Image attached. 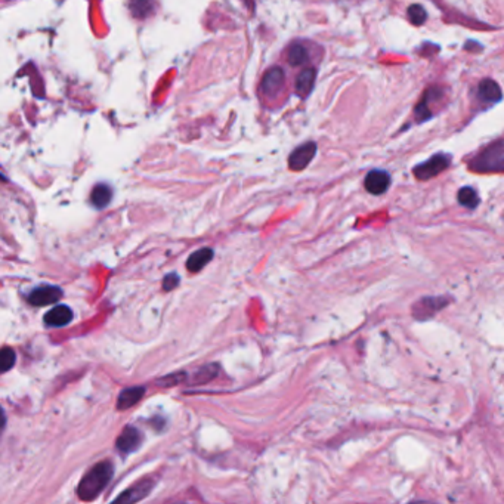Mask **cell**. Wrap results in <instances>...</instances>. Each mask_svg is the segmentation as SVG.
Wrapping results in <instances>:
<instances>
[{
    "mask_svg": "<svg viewBox=\"0 0 504 504\" xmlns=\"http://www.w3.org/2000/svg\"><path fill=\"white\" fill-rule=\"evenodd\" d=\"M114 475V466L111 461H101L90 469L77 487V496L85 501L95 500L104 489Z\"/></svg>",
    "mask_w": 504,
    "mask_h": 504,
    "instance_id": "6da1fadb",
    "label": "cell"
},
{
    "mask_svg": "<svg viewBox=\"0 0 504 504\" xmlns=\"http://www.w3.org/2000/svg\"><path fill=\"white\" fill-rule=\"evenodd\" d=\"M470 171L477 173L504 172V141H497L485 147L469 163Z\"/></svg>",
    "mask_w": 504,
    "mask_h": 504,
    "instance_id": "7a4b0ae2",
    "label": "cell"
},
{
    "mask_svg": "<svg viewBox=\"0 0 504 504\" xmlns=\"http://www.w3.org/2000/svg\"><path fill=\"white\" fill-rule=\"evenodd\" d=\"M451 163V159L447 156V154H436L432 159L426 160L422 164H417L415 167V176L419 180H429L435 176H438L439 173H442L444 171L448 169V166Z\"/></svg>",
    "mask_w": 504,
    "mask_h": 504,
    "instance_id": "3957f363",
    "label": "cell"
},
{
    "mask_svg": "<svg viewBox=\"0 0 504 504\" xmlns=\"http://www.w3.org/2000/svg\"><path fill=\"white\" fill-rule=\"evenodd\" d=\"M317 154L315 142H306V144L297 147L289 157V167L294 172L303 171L305 167L312 161Z\"/></svg>",
    "mask_w": 504,
    "mask_h": 504,
    "instance_id": "277c9868",
    "label": "cell"
},
{
    "mask_svg": "<svg viewBox=\"0 0 504 504\" xmlns=\"http://www.w3.org/2000/svg\"><path fill=\"white\" fill-rule=\"evenodd\" d=\"M286 82V74L278 66L269 69L261 80V92L265 96H275Z\"/></svg>",
    "mask_w": 504,
    "mask_h": 504,
    "instance_id": "5b68a950",
    "label": "cell"
},
{
    "mask_svg": "<svg viewBox=\"0 0 504 504\" xmlns=\"http://www.w3.org/2000/svg\"><path fill=\"white\" fill-rule=\"evenodd\" d=\"M62 297V290L55 286H42L34 289L29 294V302L34 306H48L59 302Z\"/></svg>",
    "mask_w": 504,
    "mask_h": 504,
    "instance_id": "8992f818",
    "label": "cell"
},
{
    "mask_svg": "<svg viewBox=\"0 0 504 504\" xmlns=\"http://www.w3.org/2000/svg\"><path fill=\"white\" fill-rule=\"evenodd\" d=\"M447 305L445 297H424L412 306V314L417 319H428L433 317L439 309Z\"/></svg>",
    "mask_w": 504,
    "mask_h": 504,
    "instance_id": "52a82bcc",
    "label": "cell"
},
{
    "mask_svg": "<svg viewBox=\"0 0 504 504\" xmlns=\"http://www.w3.org/2000/svg\"><path fill=\"white\" fill-rule=\"evenodd\" d=\"M391 185V176L384 171H371L366 180H364V187L370 194H374V196H380V194H384Z\"/></svg>",
    "mask_w": 504,
    "mask_h": 504,
    "instance_id": "ba28073f",
    "label": "cell"
},
{
    "mask_svg": "<svg viewBox=\"0 0 504 504\" xmlns=\"http://www.w3.org/2000/svg\"><path fill=\"white\" fill-rule=\"evenodd\" d=\"M141 442H142L141 432L135 428V426H126L122 435L117 438V442H115V445H117V448L122 452L127 454V452L136 451L139 448Z\"/></svg>",
    "mask_w": 504,
    "mask_h": 504,
    "instance_id": "9c48e42d",
    "label": "cell"
},
{
    "mask_svg": "<svg viewBox=\"0 0 504 504\" xmlns=\"http://www.w3.org/2000/svg\"><path fill=\"white\" fill-rule=\"evenodd\" d=\"M73 319V312L71 309L66 305H58L55 308L50 309L49 312H46L43 322L48 327H64L67 326L69 322Z\"/></svg>",
    "mask_w": 504,
    "mask_h": 504,
    "instance_id": "30bf717a",
    "label": "cell"
},
{
    "mask_svg": "<svg viewBox=\"0 0 504 504\" xmlns=\"http://www.w3.org/2000/svg\"><path fill=\"white\" fill-rule=\"evenodd\" d=\"M315 79H317V71H315V69L309 67V69L302 70V71L299 73V75L296 77V82H294L296 94L299 95L301 98H306L309 94L312 92Z\"/></svg>",
    "mask_w": 504,
    "mask_h": 504,
    "instance_id": "8fae6325",
    "label": "cell"
},
{
    "mask_svg": "<svg viewBox=\"0 0 504 504\" xmlns=\"http://www.w3.org/2000/svg\"><path fill=\"white\" fill-rule=\"evenodd\" d=\"M152 485H154V482L148 481V480L139 481L132 488L126 489L119 498H115V503H135V501H139V500H142V498L148 496Z\"/></svg>",
    "mask_w": 504,
    "mask_h": 504,
    "instance_id": "7c38bea8",
    "label": "cell"
},
{
    "mask_svg": "<svg viewBox=\"0 0 504 504\" xmlns=\"http://www.w3.org/2000/svg\"><path fill=\"white\" fill-rule=\"evenodd\" d=\"M145 395V387L144 386H135V387H127V389H123L119 395L117 399V410L124 411L127 408L134 407L135 404H138L139 401L142 399V396Z\"/></svg>",
    "mask_w": 504,
    "mask_h": 504,
    "instance_id": "4fadbf2b",
    "label": "cell"
},
{
    "mask_svg": "<svg viewBox=\"0 0 504 504\" xmlns=\"http://www.w3.org/2000/svg\"><path fill=\"white\" fill-rule=\"evenodd\" d=\"M477 96H480L481 101L488 102V104H494V102H498L501 99V89L500 86L494 82L485 79L477 86Z\"/></svg>",
    "mask_w": 504,
    "mask_h": 504,
    "instance_id": "5bb4252c",
    "label": "cell"
},
{
    "mask_svg": "<svg viewBox=\"0 0 504 504\" xmlns=\"http://www.w3.org/2000/svg\"><path fill=\"white\" fill-rule=\"evenodd\" d=\"M212 259H213V250L209 247H204L194 252L189 256V259L187 261V268L188 271H191V273H199V271H201Z\"/></svg>",
    "mask_w": 504,
    "mask_h": 504,
    "instance_id": "9a60e30c",
    "label": "cell"
},
{
    "mask_svg": "<svg viewBox=\"0 0 504 504\" xmlns=\"http://www.w3.org/2000/svg\"><path fill=\"white\" fill-rule=\"evenodd\" d=\"M113 199V189L107 184H98L94 187L90 192V203L95 206L96 209H104L111 203Z\"/></svg>",
    "mask_w": 504,
    "mask_h": 504,
    "instance_id": "2e32d148",
    "label": "cell"
},
{
    "mask_svg": "<svg viewBox=\"0 0 504 504\" xmlns=\"http://www.w3.org/2000/svg\"><path fill=\"white\" fill-rule=\"evenodd\" d=\"M309 59V50L302 42H294L287 50V62L291 67H299Z\"/></svg>",
    "mask_w": 504,
    "mask_h": 504,
    "instance_id": "e0dca14e",
    "label": "cell"
},
{
    "mask_svg": "<svg viewBox=\"0 0 504 504\" xmlns=\"http://www.w3.org/2000/svg\"><path fill=\"white\" fill-rule=\"evenodd\" d=\"M129 9L135 18H148L154 14V0H129Z\"/></svg>",
    "mask_w": 504,
    "mask_h": 504,
    "instance_id": "ac0fdd59",
    "label": "cell"
},
{
    "mask_svg": "<svg viewBox=\"0 0 504 504\" xmlns=\"http://www.w3.org/2000/svg\"><path fill=\"white\" fill-rule=\"evenodd\" d=\"M459 203L461 206H464V208L468 209H475L477 204H480V197H477V194L473 188L470 187H464L459 191Z\"/></svg>",
    "mask_w": 504,
    "mask_h": 504,
    "instance_id": "d6986e66",
    "label": "cell"
},
{
    "mask_svg": "<svg viewBox=\"0 0 504 504\" xmlns=\"http://www.w3.org/2000/svg\"><path fill=\"white\" fill-rule=\"evenodd\" d=\"M408 20L412 25H423L428 20V14L423 6L420 5H411L408 8Z\"/></svg>",
    "mask_w": 504,
    "mask_h": 504,
    "instance_id": "ffe728a7",
    "label": "cell"
},
{
    "mask_svg": "<svg viewBox=\"0 0 504 504\" xmlns=\"http://www.w3.org/2000/svg\"><path fill=\"white\" fill-rule=\"evenodd\" d=\"M0 361H2V373L9 371L12 367L15 366V361H17V354L14 349L5 346L2 351V357H0Z\"/></svg>",
    "mask_w": 504,
    "mask_h": 504,
    "instance_id": "44dd1931",
    "label": "cell"
},
{
    "mask_svg": "<svg viewBox=\"0 0 504 504\" xmlns=\"http://www.w3.org/2000/svg\"><path fill=\"white\" fill-rule=\"evenodd\" d=\"M178 284H179V277H178L175 273H172V274L164 277V280H163V290H164V291H171V290H173L175 287H178Z\"/></svg>",
    "mask_w": 504,
    "mask_h": 504,
    "instance_id": "7402d4cb",
    "label": "cell"
}]
</instances>
